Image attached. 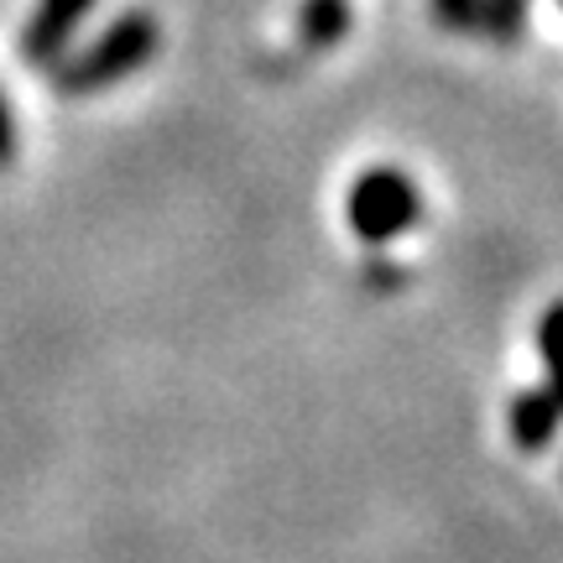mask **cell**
Segmentation results:
<instances>
[{
	"label": "cell",
	"instance_id": "6da1fadb",
	"mask_svg": "<svg viewBox=\"0 0 563 563\" xmlns=\"http://www.w3.org/2000/svg\"><path fill=\"white\" fill-rule=\"evenodd\" d=\"M162 53V21L152 11H121V16L104 26L95 42L68 47L53 68H58V95L84 100V95H104L115 84L136 79L146 63Z\"/></svg>",
	"mask_w": 563,
	"mask_h": 563
},
{
	"label": "cell",
	"instance_id": "7a4b0ae2",
	"mask_svg": "<svg viewBox=\"0 0 563 563\" xmlns=\"http://www.w3.org/2000/svg\"><path fill=\"white\" fill-rule=\"evenodd\" d=\"M344 220L355 230V241L365 245H391L402 241L407 230L422 220V188L407 178L402 167H365L361 178L350 183V199H344Z\"/></svg>",
	"mask_w": 563,
	"mask_h": 563
},
{
	"label": "cell",
	"instance_id": "3957f363",
	"mask_svg": "<svg viewBox=\"0 0 563 563\" xmlns=\"http://www.w3.org/2000/svg\"><path fill=\"white\" fill-rule=\"evenodd\" d=\"M95 5L100 0H32V16L21 26V58L32 63V68L58 63L74 47L79 26L95 16Z\"/></svg>",
	"mask_w": 563,
	"mask_h": 563
},
{
	"label": "cell",
	"instance_id": "277c9868",
	"mask_svg": "<svg viewBox=\"0 0 563 563\" xmlns=\"http://www.w3.org/2000/svg\"><path fill=\"white\" fill-rule=\"evenodd\" d=\"M559 422H563V402L548 391V386H532L511 402V443L517 449H548L559 439Z\"/></svg>",
	"mask_w": 563,
	"mask_h": 563
},
{
	"label": "cell",
	"instance_id": "5b68a950",
	"mask_svg": "<svg viewBox=\"0 0 563 563\" xmlns=\"http://www.w3.org/2000/svg\"><path fill=\"white\" fill-rule=\"evenodd\" d=\"M344 32H350V0H302V11H298L302 47L329 53V47L344 42Z\"/></svg>",
	"mask_w": 563,
	"mask_h": 563
},
{
	"label": "cell",
	"instance_id": "8992f818",
	"mask_svg": "<svg viewBox=\"0 0 563 563\" xmlns=\"http://www.w3.org/2000/svg\"><path fill=\"white\" fill-rule=\"evenodd\" d=\"M527 11H532V0H475V26H485V37L506 47L522 37Z\"/></svg>",
	"mask_w": 563,
	"mask_h": 563
},
{
	"label": "cell",
	"instance_id": "52a82bcc",
	"mask_svg": "<svg viewBox=\"0 0 563 563\" xmlns=\"http://www.w3.org/2000/svg\"><path fill=\"white\" fill-rule=\"evenodd\" d=\"M538 355L548 365V391L563 402V298L538 319Z\"/></svg>",
	"mask_w": 563,
	"mask_h": 563
},
{
	"label": "cell",
	"instance_id": "ba28073f",
	"mask_svg": "<svg viewBox=\"0 0 563 563\" xmlns=\"http://www.w3.org/2000/svg\"><path fill=\"white\" fill-rule=\"evenodd\" d=\"M433 21H439L443 32L475 26V0H433Z\"/></svg>",
	"mask_w": 563,
	"mask_h": 563
},
{
	"label": "cell",
	"instance_id": "9c48e42d",
	"mask_svg": "<svg viewBox=\"0 0 563 563\" xmlns=\"http://www.w3.org/2000/svg\"><path fill=\"white\" fill-rule=\"evenodd\" d=\"M11 157H16V110L0 89V167H11Z\"/></svg>",
	"mask_w": 563,
	"mask_h": 563
},
{
	"label": "cell",
	"instance_id": "30bf717a",
	"mask_svg": "<svg viewBox=\"0 0 563 563\" xmlns=\"http://www.w3.org/2000/svg\"><path fill=\"white\" fill-rule=\"evenodd\" d=\"M559 5H563V0H559Z\"/></svg>",
	"mask_w": 563,
	"mask_h": 563
}]
</instances>
